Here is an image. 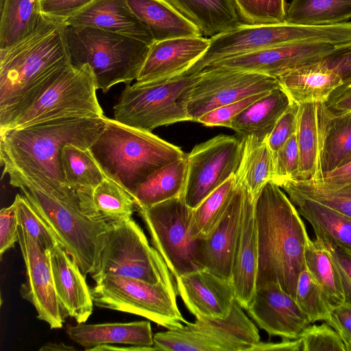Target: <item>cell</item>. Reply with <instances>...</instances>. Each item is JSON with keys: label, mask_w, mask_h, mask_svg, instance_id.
<instances>
[{"label": "cell", "mask_w": 351, "mask_h": 351, "mask_svg": "<svg viewBox=\"0 0 351 351\" xmlns=\"http://www.w3.org/2000/svg\"><path fill=\"white\" fill-rule=\"evenodd\" d=\"M280 84L276 77L225 68H205L199 79L183 94L191 121L221 106L255 94L270 91Z\"/></svg>", "instance_id": "obj_15"}, {"label": "cell", "mask_w": 351, "mask_h": 351, "mask_svg": "<svg viewBox=\"0 0 351 351\" xmlns=\"http://www.w3.org/2000/svg\"><path fill=\"white\" fill-rule=\"evenodd\" d=\"M90 288L95 306L144 317L167 330L188 322L176 300L178 291L163 284L117 275H106Z\"/></svg>", "instance_id": "obj_12"}, {"label": "cell", "mask_w": 351, "mask_h": 351, "mask_svg": "<svg viewBox=\"0 0 351 351\" xmlns=\"http://www.w3.org/2000/svg\"><path fill=\"white\" fill-rule=\"evenodd\" d=\"M202 36L214 37L244 24L232 0H168Z\"/></svg>", "instance_id": "obj_30"}, {"label": "cell", "mask_w": 351, "mask_h": 351, "mask_svg": "<svg viewBox=\"0 0 351 351\" xmlns=\"http://www.w3.org/2000/svg\"><path fill=\"white\" fill-rule=\"evenodd\" d=\"M267 92L269 91L250 95L214 109L201 116L197 122L206 126H223L230 128L232 120L237 115L264 96Z\"/></svg>", "instance_id": "obj_47"}, {"label": "cell", "mask_w": 351, "mask_h": 351, "mask_svg": "<svg viewBox=\"0 0 351 351\" xmlns=\"http://www.w3.org/2000/svg\"><path fill=\"white\" fill-rule=\"evenodd\" d=\"M18 236L26 272V280L21 286V296L35 307L40 320L51 329L60 328L69 315L56 295L50 252L41 248L21 225Z\"/></svg>", "instance_id": "obj_16"}, {"label": "cell", "mask_w": 351, "mask_h": 351, "mask_svg": "<svg viewBox=\"0 0 351 351\" xmlns=\"http://www.w3.org/2000/svg\"><path fill=\"white\" fill-rule=\"evenodd\" d=\"M351 155V112L330 114L324 138L322 170L324 176L344 165Z\"/></svg>", "instance_id": "obj_39"}, {"label": "cell", "mask_w": 351, "mask_h": 351, "mask_svg": "<svg viewBox=\"0 0 351 351\" xmlns=\"http://www.w3.org/2000/svg\"><path fill=\"white\" fill-rule=\"evenodd\" d=\"M346 351H351V341H349L345 344Z\"/></svg>", "instance_id": "obj_59"}, {"label": "cell", "mask_w": 351, "mask_h": 351, "mask_svg": "<svg viewBox=\"0 0 351 351\" xmlns=\"http://www.w3.org/2000/svg\"><path fill=\"white\" fill-rule=\"evenodd\" d=\"M330 115L325 103L311 102L299 105L295 134L300 160L298 174L293 180L323 179L322 155L326 126Z\"/></svg>", "instance_id": "obj_23"}, {"label": "cell", "mask_w": 351, "mask_h": 351, "mask_svg": "<svg viewBox=\"0 0 351 351\" xmlns=\"http://www.w3.org/2000/svg\"><path fill=\"white\" fill-rule=\"evenodd\" d=\"M178 293L195 317L225 318L235 301L230 280L202 268L175 278Z\"/></svg>", "instance_id": "obj_20"}, {"label": "cell", "mask_w": 351, "mask_h": 351, "mask_svg": "<svg viewBox=\"0 0 351 351\" xmlns=\"http://www.w3.org/2000/svg\"><path fill=\"white\" fill-rule=\"evenodd\" d=\"M75 348L73 346L65 345L63 343H47L43 346L39 350L40 351H60V350H75Z\"/></svg>", "instance_id": "obj_58"}, {"label": "cell", "mask_w": 351, "mask_h": 351, "mask_svg": "<svg viewBox=\"0 0 351 351\" xmlns=\"http://www.w3.org/2000/svg\"><path fill=\"white\" fill-rule=\"evenodd\" d=\"M64 22L72 26L90 27L122 34L149 45L154 42L148 28L125 0H95Z\"/></svg>", "instance_id": "obj_25"}, {"label": "cell", "mask_w": 351, "mask_h": 351, "mask_svg": "<svg viewBox=\"0 0 351 351\" xmlns=\"http://www.w3.org/2000/svg\"><path fill=\"white\" fill-rule=\"evenodd\" d=\"M258 267L256 287L276 282L295 298L299 276L306 268L308 237L304 221L290 199L272 181L254 201Z\"/></svg>", "instance_id": "obj_3"}, {"label": "cell", "mask_w": 351, "mask_h": 351, "mask_svg": "<svg viewBox=\"0 0 351 351\" xmlns=\"http://www.w3.org/2000/svg\"><path fill=\"white\" fill-rule=\"evenodd\" d=\"M95 0H41L43 15L65 21Z\"/></svg>", "instance_id": "obj_51"}, {"label": "cell", "mask_w": 351, "mask_h": 351, "mask_svg": "<svg viewBox=\"0 0 351 351\" xmlns=\"http://www.w3.org/2000/svg\"><path fill=\"white\" fill-rule=\"evenodd\" d=\"M245 195L246 189L238 180L226 212L217 226L201 239L199 247L201 267L229 280L241 231Z\"/></svg>", "instance_id": "obj_19"}, {"label": "cell", "mask_w": 351, "mask_h": 351, "mask_svg": "<svg viewBox=\"0 0 351 351\" xmlns=\"http://www.w3.org/2000/svg\"><path fill=\"white\" fill-rule=\"evenodd\" d=\"M295 300L311 323L328 321L332 306L306 268L299 276Z\"/></svg>", "instance_id": "obj_42"}, {"label": "cell", "mask_w": 351, "mask_h": 351, "mask_svg": "<svg viewBox=\"0 0 351 351\" xmlns=\"http://www.w3.org/2000/svg\"><path fill=\"white\" fill-rule=\"evenodd\" d=\"M42 17L41 0H1L0 49L29 36Z\"/></svg>", "instance_id": "obj_33"}, {"label": "cell", "mask_w": 351, "mask_h": 351, "mask_svg": "<svg viewBox=\"0 0 351 351\" xmlns=\"http://www.w3.org/2000/svg\"><path fill=\"white\" fill-rule=\"evenodd\" d=\"M106 178L132 197L153 173L186 155L152 133L106 118V125L88 148Z\"/></svg>", "instance_id": "obj_4"}, {"label": "cell", "mask_w": 351, "mask_h": 351, "mask_svg": "<svg viewBox=\"0 0 351 351\" xmlns=\"http://www.w3.org/2000/svg\"><path fill=\"white\" fill-rule=\"evenodd\" d=\"M135 16L148 28L154 41L181 37H200L201 32L168 0H125Z\"/></svg>", "instance_id": "obj_29"}, {"label": "cell", "mask_w": 351, "mask_h": 351, "mask_svg": "<svg viewBox=\"0 0 351 351\" xmlns=\"http://www.w3.org/2000/svg\"><path fill=\"white\" fill-rule=\"evenodd\" d=\"M136 210L153 246L175 278L202 268L199 259L201 239L193 238L190 232L193 209L182 197Z\"/></svg>", "instance_id": "obj_13"}, {"label": "cell", "mask_w": 351, "mask_h": 351, "mask_svg": "<svg viewBox=\"0 0 351 351\" xmlns=\"http://www.w3.org/2000/svg\"><path fill=\"white\" fill-rule=\"evenodd\" d=\"M103 351V350H125V351H148V350H156L154 347H139V346H115L111 344H106L97 346L93 348L91 351Z\"/></svg>", "instance_id": "obj_57"}, {"label": "cell", "mask_w": 351, "mask_h": 351, "mask_svg": "<svg viewBox=\"0 0 351 351\" xmlns=\"http://www.w3.org/2000/svg\"><path fill=\"white\" fill-rule=\"evenodd\" d=\"M243 141V153L237 176L255 201L265 184L271 181L274 155L266 141L252 137Z\"/></svg>", "instance_id": "obj_35"}, {"label": "cell", "mask_w": 351, "mask_h": 351, "mask_svg": "<svg viewBox=\"0 0 351 351\" xmlns=\"http://www.w3.org/2000/svg\"><path fill=\"white\" fill-rule=\"evenodd\" d=\"M261 350L300 351L302 350V341L300 338L296 339H284L277 343L260 341L254 346L251 350V351Z\"/></svg>", "instance_id": "obj_56"}, {"label": "cell", "mask_w": 351, "mask_h": 351, "mask_svg": "<svg viewBox=\"0 0 351 351\" xmlns=\"http://www.w3.org/2000/svg\"><path fill=\"white\" fill-rule=\"evenodd\" d=\"M328 184L340 186L351 184V160L327 173L322 180Z\"/></svg>", "instance_id": "obj_55"}, {"label": "cell", "mask_w": 351, "mask_h": 351, "mask_svg": "<svg viewBox=\"0 0 351 351\" xmlns=\"http://www.w3.org/2000/svg\"><path fill=\"white\" fill-rule=\"evenodd\" d=\"M209 39L206 51L184 73H198L213 62L287 43L310 40L333 45L351 43V22L317 26L286 22L243 24Z\"/></svg>", "instance_id": "obj_7"}, {"label": "cell", "mask_w": 351, "mask_h": 351, "mask_svg": "<svg viewBox=\"0 0 351 351\" xmlns=\"http://www.w3.org/2000/svg\"><path fill=\"white\" fill-rule=\"evenodd\" d=\"M66 333L71 340L85 350L106 344L121 343L139 347H154L150 322L77 323L69 326Z\"/></svg>", "instance_id": "obj_27"}, {"label": "cell", "mask_w": 351, "mask_h": 351, "mask_svg": "<svg viewBox=\"0 0 351 351\" xmlns=\"http://www.w3.org/2000/svg\"><path fill=\"white\" fill-rule=\"evenodd\" d=\"M276 78L291 99L299 105L326 103L343 82L324 59L287 71Z\"/></svg>", "instance_id": "obj_26"}, {"label": "cell", "mask_w": 351, "mask_h": 351, "mask_svg": "<svg viewBox=\"0 0 351 351\" xmlns=\"http://www.w3.org/2000/svg\"><path fill=\"white\" fill-rule=\"evenodd\" d=\"M64 36L71 64H88L103 93L136 80L149 49L139 40L90 27L65 23Z\"/></svg>", "instance_id": "obj_5"}, {"label": "cell", "mask_w": 351, "mask_h": 351, "mask_svg": "<svg viewBox=\"0 0 351 351\" xmlns=\"http://www.w3.org/2000/svg\"><path fill=\"white\" fill-rule=\"evenodd\" d=\"M299 104L292 101L288 108L279 118L266 143L273 154L296 132Z\"/></svg>", "instance_id": "obj_48"}, {"label": "cell", "mask_w": 351, "mask_h": 351, "mask_svg": "<svg viewBox=\"0 0 351 351\" xmlns=\"http://www.w3.org/2000/svg\"><path fill=\"white\" fill-rule=\"evenodd\" d=\"M340 335L344 343L351 341V304L333 306L327 322Z\"/></svg>", "instance_id": "obj_52"}, {"label": "cell", "mask_w": 351, "mask_h": 351, "mask_svg": "<svg viewBox=\"0 0 351 351\" xmlns=\"http://www.w3.org/2000/svg\"><path fill=\"white\" fill-rule=\"evenodd\" d=\"M299 338L302 351H346L339 334L327 323L308 325Z\"/></svg>", "instance_id": "obj_45"}, {"label": "cell", "mask_w": 351, "mask_h": 351, "mask_svg": "<svg viewBox=\"0 0 351 351\" xmlns=\"http://www.w3.org/2000/svg\"><path fill=\"white\" fill-rule=\"evenodd\" d=\"M258 267L254 200L246 189L241 231L230 278L235 299L245 310L250 304L256 291Z\"/></svg>", "instance_id": "obj_22"}, {"label": "cell", "mask_w": 351, "mask_h": 351, "mask_svg": "<svg viewBox=\"0 0 351 351\" xmlns=\"http://www.w3.org/2000/svg\"><path fill=\"white\" fill-rule=\"evenodd\" d=\"M9 182L27 197L83 275H93L99 267L110 223L89 217L79 200L59 199L23 182Z\"/></svg>", "instance_id": "obj_6"}, {"label": "cell", "mask_w": 351, "mask_h": 351, "mask_svg": "<svg viewBox=\"0 0 351 351\" xmlns=\"http://www.w3.org/2000/svg\"><path fill=\"white\" fill-rule=\"evenodd\" d=\"M324 60L341 76L343 80L351 77V43L336 46Z\"/></svg>", "instance_id": "obj_54"}, {"label": "cell", "mask_w": 351, "mask_h": 351, "mask_svg": "<svg viewBox=\"0 0 351 351\" xmlns=\"http://www.w3.org/2000/svg\"><path fill=\"white\" fill-rule=\"evenodd\" d=\"M246 25H271L285 22L288 8L285 0H232Z\"/></svg>", "instance_id": "obj_43"}, {"label": "cell", "mask_w": 351, "mask_h": 351, "mask_svg": "<svg viewBox=\"0 0 351 351\" xmlns=\"http://www.w3.org/2000/svg\"><path fill=\"white\" fill-rule=\"evenodd\" d=\"M291 101L280 86L237 115L232 120L230 128L243 138L252 137L261 142L265 141Z\"/></svg>", "instance_id": "obj_28"}, {"label": "cell", "mask_w": 351, "mask_h": 351, "mask_svg": "<svg viewBox=\"0 0 351 351\" xmlns=\"http://www.w3.org/2000/svg\"><path fill=\"white\" fill-rule=\"evenodd\" d=\"M50 261L61 305L77 323H85L93 313L94 304L86 276L59 242L50 252Z\"/></svg>", "instance_id": "obj_24"}, {"label": "cell", "mask_w": 351, "mask_h": 351, "mask_svg": "<svg viewBox=\"0 0 351 351\" xmlns=\"http://www.w3.org/2000/svg\"><path fill=\"white\" fill-rule=\"evenodd\" d=\"M93 203L97 218L107 222L131 219L136 210L133 197L108 178L94 189Z\"/></svg>", "instance_id": "obj_40"}, {"label": "cell", "mask_w": 351, "mask_h": 351, "mask_svg": "<svg viewBox=\"0 0 351 351\" xmlns=\"http://www.w3.org/2000/svg\"><path fill=\"white\" fill-rule=\"evenodd\" d=\"M243 147V138L219 134L193 147L188 154L186 182L182 197L189 207L195 208L237 174Z\"/></svg>", "instance_id": "obj_14"}, {"label": "cell", "mask_w": 351, "mask_h": 351, "mask_svg": "<svg viewBox=\"0 0 351 351\" xmlns=\"http://www.w3.org/2000/svg\"><path fill=\"white\" fill-rule=\"evenodd\" d=\"M238 179L232 176L193 209L190 232L193 238H205L219 223L234 195Z\"/></svg>", "instance_id": "obj_38"}, {"label": "cell", "mask_w": 351, "mask_h": 351, "mask_svg": "<svg viewBox=\"0 0 351 351\" xmlns=\"http://www.w3.org/2000/svg\"><path fill=\"white\" fill-rule=\"evenodd\" d=\"M97 90L90 66L69 62L55 72L29 108L0 132L56 119L104 117Z\"/></svg>", "instance_id": "obj_8"}, {"label": "cell", "mask_w": 351, "mask_h": 351, "mask_svg": "<svg viewBox=\"0 0 351 351\" xmlns=\"http://www.w3.org/2000/svg\"><path fill=\"white\" fill-rule=\"evenodd\" d=\"M260 341L257 326L236 300L225 318L197 317L193 323L154 335L156 350L251 351Z\"/></svg>", "instance_id": "obj_11"}, {"label": "cell", "mask_w": 351, "mask_h": 351, "mask_svg": "<svg viewBox=\"0 0 351 351\" xmlns=\"http://www.w3.org/2000/svg\"><path fill=\"white\" fill-rule=\"evenodd\" d=\"M106 118L56 119L0 132L3 176L57 198L79 199L84 213L93 217V199L66 183L60 155L66 145L88 149Z\"/></svg>", "instance_id": "obj_1"}, {"label": "cell", "mask_w": 351, "mask_h": 351, "mask_svg": "<svg viewBox=\"0 0 351 351\" xmlns=\"http://www.w3.org/2000/svg\"><path fill=\"white\" fill-rule=\"evenodd\" d=\"M210 39L181 37L154 41L136 79L148 83L172 78L184 73L206 51Z\"/></svg>", "instance_id": "obj_21"}, {"label": "cell", "mask_w": 351, "mask_h": 351, "mask_svg": "<svg viewBox=\"0 0 351 351\" xmlns=\"http://www.w3.org/2000/svg\"><path fill=\"white\" fill-rule=\"evenodd\" d=\"M64 25L43 15L29 36L0 49V132L26 111L57 69L70 62Z\"/></svg>", "instance_id": "obj_2"}, {"label": "cell", "mask_w": 351, "mask_h": 351, "mask_svg": "<svg viewBox=\"0 0 351 351\" xmlns=\"http://www.w3.org/2000/svg\"><path fill=\"white\" fill-rule=\"evenodd\" d=\"M110 223L93 280L96 282L106 275H117L177 290L173 276L139 225L132 218Z\"/></svg>", "instance_id": "obj_9"}, {"label": "cell", "mask_w": 351, "mask_h": 351, "mask_svg": "<svg viewBox=\"0 0 351 351\" xmlns=\"http://www.w3.org/2000/svg\"><path fill=\"white\" fill-rule=\"evenodd\" d=\"M304 258L306 268L333 306L345 302L341 278L336 265L322 241L307 239Z\"/></svg>", "instance_id": "obj_36"}, {"label": "cell", "mask_w": 351, "mask_h": 351, "mask_svg": "<svg viewBox=\"0 0 351 351\" xmlns=\"http://www.w3.org/2000/svg\"><path fill=\"white\" fill-rule=\"evenodd\" d=\"M350 160H351V155L348 157V158L347 159V160H346V163H347V162H350ZM346 163H345V164H346Z\"/></svg>", "instance_id": "obj_60"}, {"label": "cell", "mask_w": 351, "mask_h": 351, "mask_svg": "<svg viewBox=\"0 0 351 351\" xmlns=\"http://www.w3.org/2000/svg\"><path fill=\"white\" fill-rule=\"evenodd\" d=\"M280 187L293 190L351 217V184L335 186L322 180H289Z\"/></svg>", "instance_id": "obj_41"}, {"label": "cell", "mask_w": 351, "mask_h": 351, "mask_svg": "<svg viewBox=\"0 0 351 351\" xmlns=\"http://www.w3.org/2000/svg\"><path fill=\"white\" fill-rule=\"evenodd\" d=\"M351 19V0H292L285 22L304 25H330Z\"/></svg>", "instance_id": "obj_34"}, {"label": "cell", "mask_w": 351, "mask_h": 351, "mask_svg": "<svg viewBox=\"0 0 351 351\" xmlns=\"http://www.w3.org/2000/svg\"><path fill=\"white\" fill-rule=\"evenodd\" d=\"M319 239L336 265L341 280L345 302L351 304V250L332 240Z\"/></svg>", "instance_id": "obj_49"}, {"label": "cell", "mask_w": 351, "mask_h": 351, "mask_svg": "<svg viewBox=\"0 0 351 351\" xmlns=\"http://www.w3.org/2000/svg\"><path fill=\"white\" fill-rule=\"evenodd\" d=\"M325 105L332 115L351 112V77L343 83L330 95Z\"/></svg>", "instance_id": "obj_53"}, {"label": "cell", "mask_w": 351, "mask_h": 351, "mask_svg": "<svg viewBox=\"0 0 351 351\" xmlns=\"http://www.w3.org/2000/svg\"><path fill=\"white\" fill-rule=\"evenodd\" d=\"M245 311L258 328L283 339H298L311 324L295 300L276 282L257 286Z\"/></svg>", "instance_id": "obj_18"}, {"label": "cell", "mask_w": 351, "mask_h": 351, "mask_svg": "<svg viewBox=\"0 0 351 351\" xmlns=\"http://www.w3.org/2000/svg\"><path fill=\"white\" fill-rule=\"evenodd\" d=\"M299 214L313 228L315 237L326 239L351 250V217L298 192L283 189Z\"/></svg>", "instance_id": "obj_31"}, {"label": "cell", "mask_w": 351, "mask_h": 351, "mask_svg": "<svg viewBox=\"0 0 351 351\" xmlns=\"http://www.w3.org/2000/svg\"><path fill=\"white\" fill-rule=\"evenodd\" d=\"M336 46L310 40L287 43L223 58L205 68H225L277 77L287 71L324 59Z\"/></svg>", "instance_id": "obj_17"}, {"label": "cell", "mask_w": 351, "mask_h": 351, "mask_svg": "<svg viewBox=\"0 0 351 351\" xmlns=\"http://www.w3.org/2000/svg\"><path fill=\"white\" fill-rule=\"evenodd\" d=\"M19 220L15 202L0 211V255L18 242Z\"/></svg>", "instance_id": "obj_50"}, {"label": "cell", "mask_w": 351, "mask_h": 351, "mask_svg": "<svg viewBox=\"0 0 351 351\" xmlns=\"http://www.w3.org/2000/svg\"><path fill=\"white\" fill-rule=\"evenodd\" d=\"M198 73L157 82L127 84L113 107L114 119L152 132L159 126L191 121L182 95L199 77Z\"/></svg>", "instance_id": "obj_10"}, {"label": "cell", "mask_w": 351, "mask_h": 351, "mask_svg": "<svg viewBox=\"0 0 351 351\" xmlns=\"http://www.w3.org/2000/svg\"><path fill=\"white\" fill-rule=\"evenodd\" d=\"M271 181L279 186L296 178L299 167V150L296 134H293L274 154Z\"/></svg>", "instance_id": "obj_46"}, {"label": "cell", "mask_w": 351, "mask_h": 351, "mask_svg": "<svg viewBox=\"0 0 351 351\" xmlns=\"http://www.w3.org/2000/svg\"><path fill=\"white\" fill-rule=\"evenodd\" d=\"M14 202L16 206L19 225L41 248L51 252L58 242L54 233L24 195L16 194Z\"/></svg>", "instance_id": "obj_44"}, {"label": "cell", "mask_w": 351, "mask_h": 351, "mask_svg": "<svg viewBox=\"0 0 351 351\" xmlns=\"http://www.w3.org/2000/svg\"><path fill=\"white\" fill-rule=\"evenodd\" d=\"M60 157L66 183L93 199L94 189L106 176L89 149L66 145Z\"/></svg>", "instance_id": "obj_37"}, {"label": "cell", "mask_w": 351, "mask_h": 351, "mask_svg": "<svg viewBox=\"0 0 351 351\" xmlns=\"http://www.w3.org/2000/svg\"><path fill=\"white\" fill-rule=\"evenodd\" d=\"M188 154L153 173L132 197L136 208H147L182 197L187 177Z\"/></svg>", "instance_id": "obj_32"}]
</instances>
